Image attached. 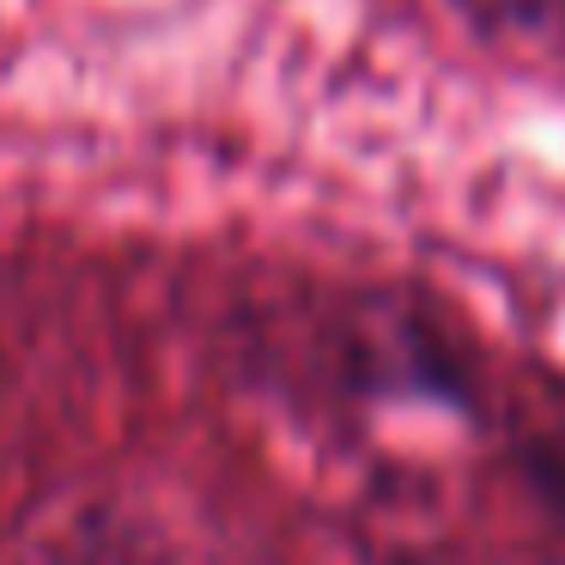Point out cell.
I'll return each mask as SVG.
<instances>
[{
    "label": "cell",
    "mask_w": 565,
    "mask_h": 565,
    "mask_svg": "<svg viewBox=\"0 0 565 565\" xmlns=\"http://www.w3.org/2000/svg\"><path fill=\"white\" fill-rule=\"evenodd\" d=\"M475 38L516 55H565V0H450Z\"/></svg>",
    "instance_id": "obj_1"
}]
</instances>
